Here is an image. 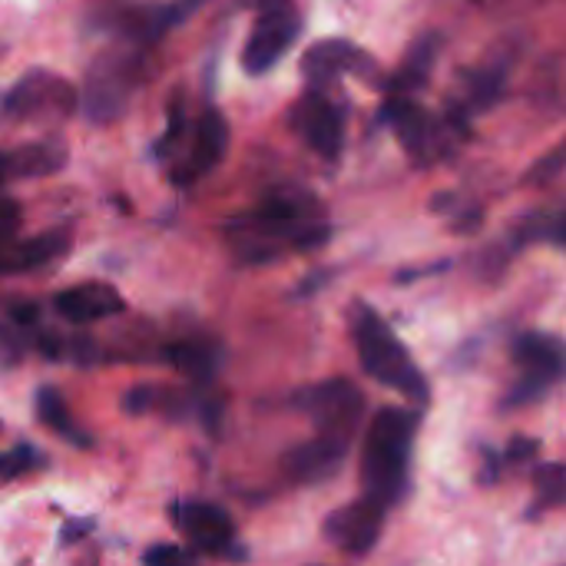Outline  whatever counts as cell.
Wrapping results in <instances>:
<instances>
[{
  "mask_svg": "<svg viewBox=\"0 0 566 566\" xmlns=\"http://www.w3.org/2000/svg\"><path fill=\"white\" fill-rule=\"evenodd\" d=\"M226 239L239 262L265 265L289 252H315L332 239V226L325 222L322 202L298 186L272 189L259 209L235 216L226 226Z\"/></svg>",
  "mask_w": 566,
  "mask_h": 566,
  "instance_id": "obj_1",
  "label": "cell"
},
{
  "mask_svg": "<svg viewBox=\"0 0 566 566\" xmlns=\"http://www.w3.org/2000/svg\"><path fill=\"white\" fill-rule=\"evenodd\" d=\"M418 415L405 408H385L375 415L361 448V488L365 497L398 507L411 488V448Z\"/></svg>",
  "mask_w": 566,
  "mask_h": 566,
  "instance_id": "obj_2",
  "label": "cell"
},
{
  "mask_svg": "<svg viewBox=\"0 0 566 566\" xmlns=\"http://www.w3.org/2000/svg\"><path fill=\"white\" fill-rule=\"evenodd\" d=\"M352 335H355V348H358L361 368L378 385L398 391L405 401H411L418 408H424L431 401L428 378L421 375V368L415 365L408 348L398 342L391 325L361 298L352 305Z\"/></svg>",
  "mask_w": 566,
  "mask_h": 566,
  "instance_id": "obj_3",
  "label": "cell"
},
{
  "mask_svg": "<svg viewBox=\"0 0 566 566\" xmlns=\"http://www.w3.org/2000/svg\"><path fill=\"white\" fill-rule=\"evenodd\" d=\"M143 76V53L133 46H109L99 53L90 70H86V86H83V113L90 123H113L126 113L136 86Z\"/></svg>",
  "mask_w": 566,
  "mask_h": 566,
  "instance_id": "obj_4",
  "label": "cell"
},
{
  "mask_svg": "<svg viewBox=\"0 0 566 566\" xmlns=\"http://www.w3.org/2000/svg\"><path fill=\"white\" fill-rule=\"evenodd\" d=\"M249 3L255 10V23L242 46V70L249 76H265L298 40L302 10L295 0H249Z\"/></svg>",
  "mask_w": 566,
  "mask_h": 566,
  "instance_id": "obj_5",
  "label": "cell"
},
{
  "mask_svg": "<svg viewBox=\"0 0 566 566\" xmlns=\"http://www.w3.org/2000/svg\"><path fill=\"white\" fill-rule=\"evenodd\" d=\"M295 405L312 418L318 438L335 441L352 451L355 431L365 415V395L355 388V381H345V378L318 381V385L305 388L295 398Z\"/></svg>",
  "mask_w": 566,
  "mask_h": 566,
  "instance_id": "obj_6",
  "label": "cell"
},
{
  "mask_svg": "<svg viewBox=\"0 0 566 566\" xmlns=\"http://www.w3.org/2000/svg\"><path fill=\"white\" fill-rule=\"evenodd\" d=\"M514 361L521 365V381L504 398V408H524L544 401L564 375V345L554 335H521L514 345Z\"/></svg>",
  "mask_w": 566,
  "mask_h": 566,
  "instance_id": "obj_7",
  "label": "cell"
},
{
  "mask_svg": "<svg viewBox=\"0 0 566 566\" xmlns=\"http://www.w3.org/2000/svg\"><path fill=\"white\" fill-rule=\"evenodd\" d=\"M80 106V93L70 80L50 73V70H30L23 73L7 99L3 109L13 119H33V116H70Z\"/></svg>",
  "mask_w": 566,
  "mask_h": 566,
  "instance_id": "obj_8",
  "label": "cell"
},
{
  "mask_svg": "<svg viewBox=\"0 0 566 566\" xmlns=\"http://www.w3.org/2000/svg\"><path fill=\"white\" fill-rule=\"evenodd\" d=\"M292 129L315 149L322 159L335 163L345 149V113L342 106L328 96V90H312L292 106L289 113Z\"/></svg>",
  "mask_w": 566,
  "mask_h": 566,
  "instance_id": "obj_9",
  "label": "cell"
},
{
  "mask_svg": "<svg viewBox=\"0 0 566 566\" xmlns=\"http://www.w3.org/2000/svg\"><path fill=\"white\" fill-rule=\"evenodd\" d=\"M381 119L391 126V133L398 136V143L405 146L408 156H415L418 163H431L444 156L448 136L444 126L415 99V96H395L388 93Z\"/></svg>",
  "mask_w": 566,
  "mask_h": 566,
  "instance_id": "obj_10",
  "label": "cell"
},
{
  "mask_svg": "<svg viewBox=\"0 0 566 566\" xmlns=\"http://www.w3.org/2000/svg\"><path fill=\"white\" fill-rule=\"evenodd\" d=\"M385 514H388L385 504L361 497V501H352V504L338 507L335 514H328V521L322 524V534L335 551H342L348 557H368L385 531Z\"/></svg>",
  "mask_w": 566,
  "mask_h": 566,
  "instance_id": "obj_11",
  "label": "cell"
},
{
  "mask_svg": "<svg viewBox=\"0 0 566 566\" xmlns=\"http://www.w3.org/2000/svg\"><path fill=\"white\" fill-rule=\"evenodd\" d=\"M172 521L196 557H226L235 547V524L219 504H176Z\"/></svg>",
  "mask_w": 566,
  "mask_h": 566,
  "instance_id": "obj_12",
  "label": "cell"
},
{
  "mask_svg": "<svg viewBox=\"0 0 566 566\" xmlns=\"http://www.w3.org/2000/svg\"><path fill=\"white\" fill-rule=\"evenodd\" d=\"M302 73H305L312 90H328V86H335L348 73L371 76L375 73V60L361 46H355L348 40H322V43L305 50Z\"/></svg>",
  "mask_w": 566,
  "mask_h": 566,
  "instance_id": "obj_13",
  "label": "cell"
},
{
  "mask_svg": "<svg viewBox=\"0 0 566 566\" xmlns=\"http://www.w3.org/2000/svg\"><path fill=\"white\" fill-rule=\"evenodd\" d=\"M229 149V123L219 109H206L189 136V153L176 163L172 179L179 186H192L196 179L209 176Z\"/></svg>",
  "mask_w": 566,
  "mask_h": 566,
  "instance_id": "obj_14",
  "label": "cell"
},
{
  "mask_svg": "<svg viewBox=\"0 0 566 566\" xmlns=\"http://www.w3.org/2000/svg\"><path fill=\"white\" fill-rule=\"evenodd\" d=\"M53 308L66 325H93L123 312V295L106 282H80L53 295Z\"/></svg>",
  "mask_w": 566,
  "mask_h": 566,
  "instance_id": "obj_15",
  "label": "cell"
},
{
  "mask_svg": "<svg viewBox=\"0 0 566 566\" xmlns=\"http://www.w3.org/2000/svg\"><path fill=\"white\" fill-rule=\"evenodd\" d=\"M348 461V448L335 444V441H325V438H312L298 448H292L285 454V474L302 484V488H312V484H322L328 478H335Z\"/></svg>",
  "mask_w": 566,
  "mask_h": 566,
  "instance_id": "obj_16",
  "label": "cell"
},
{
  "mask_svg": "<svg viewBox=\"0 0 566 566\" xmlns=\"http://www.w3.org/2000/svg\"><path fill=\"white\" fill-rule=\"evenodd\" d=\"M166 358L182 378L196 385H212L222 368V345L212 338H182L166 348Z\"/></svg>",
  "mask_w": 566,
  "mask_h": 566,
  "instance_id": "obj_17",
  "label": "cell"
},
{
  "mask_svg": "<svg viewBox=\"0 0 566 566\" xmlns=\"http://www.w3.org/2000/svg\"><path fill=\"white\" fill-rule=\"evenodd\" d=\"M7 179H33V176H53L66 166V146L60 139H43V143H27L20 149L0 153Z\"/></svg>",
  "mask_w": 566,
  "mask_h": 566,
  "instance_id": "obj_18",
  "label": "cell"
},
{
  "mask_svg": "<svg viewBox=\"0 0 566 566\" xmlns=\"http://www.w3.org/2000/svg\"><path fill=\"white\" fill-rule=\"evenodd\" d=\"M70 229H50L36 239H27V242H10L7 252H3V265L0 272H27V269H43L56 259H63L70 252Z\"/></svg>",
  "mask_w": 566,
  "mask_h": 566,
  "instance_id": "obj_19",
  "label": "cell"
},
{
  "mask_svg": "<svg viewBox=\"0 0 566 566\" xmlns=\"http://www.w3.org/2000/svg\"><path fill=\"white\" fill-rule=\"evenodd\" d=\"M438 50H441V36H438V33L418 36L415 46L408 50L401 70L391 76L388 93H395V96H415V93L428 83V76H431V70H434V60H438Z\"/></svg>",
  "mask_w": 566,
  "mask_h": 566,
  "instance_id": "obj_20",
  "label": "cell"
},
{
  "mask_svg": "<svg viewBox=\"0 0 566 566\" xmlns=\"http://www.w3.org/2000/svg\"><path fill=\"white\" fill-rule=\"evenodd\" d=\"M33 411H36L40 424H46L53 434H60L73 448H90L86 431L73 421V415H70V408H66V401H63V395L56 388H40L33 395Z\"/></svg>",
  "mask_w": 566,
  "mask_h": 566,
  "instance_id": "obj_21",
  "label": "cell"
},
{
  "mask_svg": "<svg viewBox=\"0 0 566 566\" xmlns=\"http://www.w3.org/2000/svg\"><path fill=\"white\" fill-rule=\"evenodd\" d=\"M564 488H566V471L564 464H544L537 471V497L527 511V517H537L551 507L564 504Z\"/></svg>",
  "mask_w": 566,
  "mask_h": 566,
  "instance_id": "obj_22",
  "label": "cell"
},
{
  "mask_svg": "<svg viewBox=\"0 0 566 566\" xmlns=\"http://www.w3.org/2000/svg\"><path fill=\"white\" fill-rule=\"evenodd\" d=\"M40 461L43 458L33 444H17L0 454V481H17V478L30 474L33 468H40Z\"/></svg>",
  "mask_w": 566,
  "mask_h": 566,
  "instance_id": "obj_23",
  "label": "cell"
},
{
  "mask_svg": "<svg viewBox=\"0 0 566 566\" xmlns=\"http://www.w3.org/2000/svg\"><path fill=\"white\" fill-rule=\"evenodd\" d=\"M182 136H186V103L182 96L176 93L172 106H169V126L166 133L156 139V156H172L179 146H182Z\"/></svg>",
  "mask_w": 566,
  "mask_h": 566,
  "instance_id": "obj_24",
  "label": "cell"
},
{
  "mask_svg": "<svg viewBox=\"0 0 566 566\" xmlns=\"http://www.w3.org/2000/svg\"><path fill=\"white\" fill-rule=\"evenodd\" d=\"M564 156H566L564 146H554V149L547 153V159H541V163L524 176V182H527V186H537V182H541V186H547V182H554V179L564 172Z\"/></svg>",
  "mask_w": 566,
  "mask_h": 566,
  "instance_id": "obj_25",
  "label": "cell"
},
{
  "mask_svg": "<svg viewBox=\"0 0 566 566\" xmlns=\"http://www.w3.org/2000/svg\"><path fill=\"white\" fill-rule=\"evenodd\" d=\"M0 312H3L7 322H13V325H20V328H33V325L40 322L36 302H27V298H3V302H0Z\"/></svg>",
  "mask_w": 566,
  "mask_h": 566,
  "instance_id": "obj_26",
  "label": "cell"
},
{
  "mask_svg": "<svg viewBox=\"0 0 566 566\" xmlns=\"http://www.w3.org/2000/svg\"><path fill=\"white\" fill-rule=\"evenodd\" d=\"M20 226V206L7 196H0V265H3V252L13 242V232Z\"/></svg>",
  "mask_w": 566,
  "mask_h": 566,
  "instance_id": "obj_27",
  "label": "cell"
},
{
  "mask_svg": "<svg viewBox=\"0 0 566 566\" xmlns=\"http://www.w3.org/2000/svg\"><path fill=\"white\" fill-rule=\"evenodd\" d=\"M196 554L192 551H179L176 544H156V547H149L146 554H143V560L149 566H163V564H186V560H192Z\"/></svg>",
  "mask_w": 566,
  "mask_h": 566,
  "instance_id": "obj_28",
  "label": "cell"
},
{
  "mask_svg": "<svg viewBox=\"0 0 566 566\" xmlns=\"http://www.w3.org/2000/svg\"><path fill=\"white\" fill-rule=\"evenodd\" d=\"M541 454V441H534V438H514L511 444H507V451H504V464H527V461H534Z\"/></svg>",
  "mask_w": 566,
  "mask_h": 566,
  "instance_id": "obj_29",
  "label": "cell"
},
{
  "mask_svg": "<svg viewBox=\"0 0 566 566\" xmlns=\"http://www.w3.org/2000/svg\"><path fill=\"white\" fill-rule=\"evenodd\" d=\"M7 182V169H3V156H0V186Z\"/></svg>",
  "mask_w": 566,
  "mask_h": 566,
  "instance_id": "obj_30",
  "label": "cell"
}]
</instances>
